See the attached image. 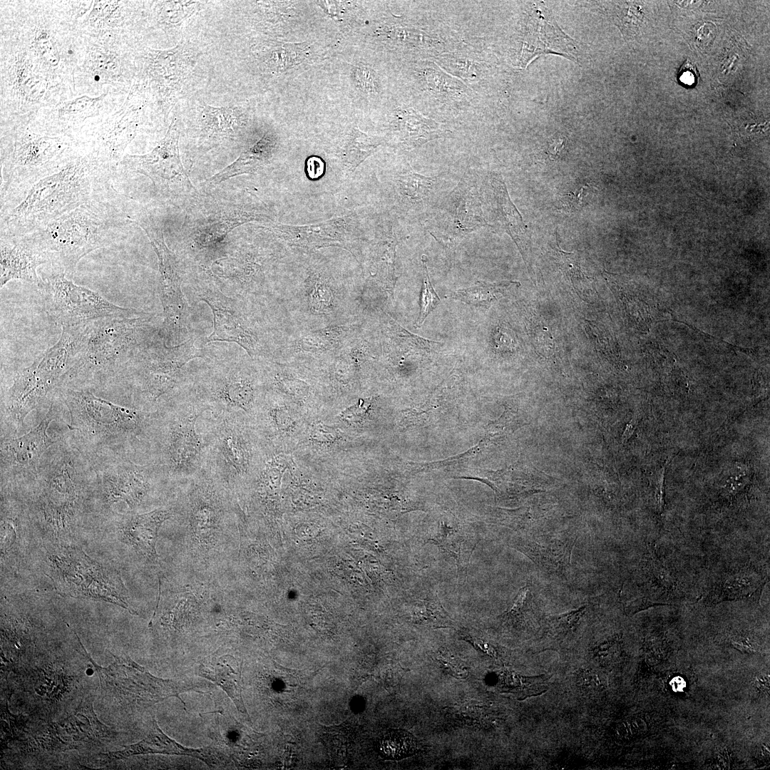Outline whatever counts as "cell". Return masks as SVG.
I'll list each match as a JSON object with an SVG mask.
<instances>
[{"instance_id":"obj_38","label":"cell","mask_w":770,"mask_h":770,"mask_svg":"<svg viewBox=\"0 0 770 770\" xmlns=\"http://www.w3.org/2000/svg\"><path fill=\"white\" fill-rule=\"evenodd\" d=\"M396 245L395 237L382 242L379 247L375 262L376 278L391 297L397 278L395 274Z\"/></svg>"},{"instance_id":"obj_40","label":"cell","mask_w":770,"mask_h":770,"mask_svg":"<svg viewBox=\"0 0 770 770\" xmlns=\"http://www.w3.org/2000/svg\"><path fill=\"white\" fill-rule=\"evenodd\" d=\"M380 145L379 140L359 130L353 129L346 146V164L350 172L371 155Z\"/></svg>"},{"instance_id":"obj_29","label":"cell","mask_w":770,"mask_h":770,"mask_svg":"<svg viewBox=\"0 0 770 770\" xmlns=\"http://www.w3.org/2000/svg\"><path fill=\"white\" fill-rule=\"evenodd\" d=\"M398 123L399 138L404 148H414L441 137L444 131L435 121L413 111H404Z\"/></svg>"},{"instance_id":"obj_21","label":"cell","mask_w":770,"mask_h":770,"mask_svg":"<svg viewBox=\"0 0 770 770\" xmlns=\"http://www.w3.org/2000/svg\"><path fill=\"white\" fill-rule=\"evenodd\" d=\"M209 395L212 400L232 410L250 411L255 404L256 389L249 374L238 368H229L210 380Z\"/></svg>"},{"instance_id":"obj_31","label":"cell","mask_w":770,"mask_h":770,"mask_svg":"<svg viewBox=\"0 0 770 770\" xmlns=\"http://www.w3.org/2000/svg\"><path fill=\"white\" fill-rule=\"evenodd\" d=\"M349 328L345 326H330L308 332L296 342L298 351L307 354H327L336 351L346 339Z\"/></svg>"},{"instance_id":"obj_45","label":"cell","mask_w":770,"mask_h":770,"mask_svg":"<svg viewBox=\"0 0 770 770\" xmlns=\"http://www.w3.org/2000/svg\"><path fill=\"white\" fill-rule=\"evenodd\" d=\"M274 381L279 391L296 399H302L307 396L309 392V387L304 381L294 379L284 372L277 373Z\"/></svg>"},{"instance_id":"obj_3","label":"cell","mask_w":770,"mask_h":770,"mask_svg":"<svg viewBox=\"0 0 770 770\" xmlns=\"http://www.w3.org/2000/svg\"><path fill=\"white\" fill-rule=\"evenodd\" d=\"M119 215L106 198L71 210L29 233L44 250L55 272L73 276L80 260L112 243Z\"/></svg>"},{"instance_id":"obj_57","label":"cell","mask_w":770,"mask_h":770,"mask_svg":"<svg viewBox=\"0 0 770 770\" xmlns=\"http://www.w3.org/2000/svg\"><path fill=\"white\" fill-rule=\"evenodd\" d=\"M324 171L323 161L317 157L310 158L307 163V172L312 179H317L321 177Z\"/></svg>"},{"instance_id":"obj_24","label":"cell","mask_w":770,"mask_h":770,"mask_svg":"<svg viewBox=\"0 0 770 770\" xmlns=\"http://www.w3.org/2000/svg\"><path fill=\"white\" fill-rule=\"evenodd\" d=\"M764 584L761 573L751 568H741L726 574L708 595L710 603H718L756 596Z\"/></svg>"},{"instance_id":"obj_34","label":"cell","mask_w":770,"mask_h":770,"mask_svg":"<svg viewBox=\"0 0 770 770\" xmlns=\"http://www.w3.org/2000/svg\"><path fill=\"white\" fill-rule=\"evenodd\" d=\"M381 756L388 760H399L414 754L418 749L416 738L409 732L394 729L386 731L378 745Z\"/></svg>"},{"instance_id":"obj_16","label":"cell","mask_w":770,"mask_h":770,"mask_svg":"<svg viewBox=\"0 0 770 770\" xmlns=\"http://www.w3.org/2000/svg\"><path fill=\"white\" fill-rule=\"evenodd\" d=\"M0 253L1 289L15 279L39 286L41 278L37 274V268L49 264V258L29 234H1Z\"/></svg>"},{"instance_id":"obj_35","label":"cell","mask_w":770,"mask_h":770,"mask_svg":"<svg viewBox=\"0 0 770 770\" xmlns=\"http://www.w3.org/2000/svg\"><path fill=\"white\" fill-rule=\"evenodd\" d=\"M261 142L242 153L232 164L207 180L210 184H219L229 178L255 172L265 162V152L261 151Z\"/></svg>"},{"instance_id":"obj_30","label":"cell","mask_w":770,"mask_h":770,"mask_svg":"<svg viewBox=\"0 0 770 770\" xmlns=\"http://www.w3.org/2000/svg\"><path fill=\"white\" fill-rule=\"evenodd\" d=\"M515 285L519 286L520 283L507 280L497 282L477 281L473 286L452 291L449 297L466 304L488 308Z\"/></svg>"},{"instance_id":"obj_19","label":"cell","mask_w":770,"mask_h":770,"mask_svg":"<svg viewBox=\"0 0 770 770\" xmlns=\"http://www.w3.org/2000/svg\"><path fill=\"white\" fill-rule=\"evenodd\" d=\"M209 407L194 409L174 419L168 438L167 455L174 473H188L195 466L202 448V441L195 431L199 416Z\"/></svg>"},{"instance_id":"obj_6","label":"cell","mask_w":770,"mask_h":770,"mask_svg":"<svg viewBox=\"0 0 770 770\" xmlns=\"http://www.w3.org/2000/svg\"><path fill=\"white\" fill-rule=\"evenodd\" d=\"M48 559L51 578L60 593L113 603L132 612L115 570L92 560L78 547H58Z\"/></svg>"},{"instance_id":"obj_27","label":"cell","mask_w":770,"mask_h":770,"mask_svg":"<svg viewBox=\"0 0 770 770\" xmlns=\"http://www.w3.org/2000/svg\"><path fill=\"white\" fill-rule=\"evenodd\" d=\"M217 446L226 463L238 475L247 472L251 459L250 448L233 420L222 421L217 431Z\"/></svg>"},{"instance_id":"obj_4","label":"cell","mask_w":770,"mask_h":770,"mask_svg":"<svg viewBox=\"0 0 770 770\" xmlns=\"http://www.w3.org/2000/svg\"><path fill=\"white\" fill-rule=\"evenodd\" d=\"M86 324L63 327L57 342L15 376L4 400L6 416L19 427L26 416L60 386L80 351Z\"/></svg>"},{"instance_id":"obj_39","label":"cell","mask_w":770,"mask_h":770,"mask_svg":"<svg viewBox=\"0 0 770 770\" xmlns=\"http://www.w3.org/2000/svg\"><path fill=\"white\" fill-rule=\"evenodd\" d=\"M240 113L237 108L212 107L205 105L202 111V122L208 131L215 134L230 135L238 125Z\"/></svg>"},{"instance_id":"obj_56","label":"cell","mask_w":770,"mask_h":770,"mask_svg":"<svg viewBox=\"0 0 770 770\" xmlns=\"http://www.w3.org/2000/svg\"><path fill=\"white\" fill-rule=\"evenodd\" d=\"M95 99L88 97H81L71 102L66 103L62 108L64 113H74L79 111L87 108L94 102Z\"/></svg>"},{"instance_id":"obj_60","label":"cell","mask_w":770,"mask_h":770,"mask_svg":"<svg viewBox=\"0 0 770 770\" xmlns=\"http://www.w3.org/2000/svg\"><path fill=\"white\" fill-rule=\"evenodd\" d=\"M637 421L635 418H633L626 426L625 430L622 436V443H626L631 437L636 427Z\"/></svg>"},{"instance_id":"obj_5","label":"cell","mask_w":770,"mask_h":770,"mask_svg":"<svg viewBox=\"0 0 770 770\" xmlns=\"http://www.w3.org/2000/svg\"><path fill=\"white\" fill-rule=\"evenodd\" d=\"M61 393L70 415L68 428L84 441L106 443L138 433L145 426V412L115 404L88 389L64 387Z\"/></svg>"},{"instance_id":"obj_22","label":"cell","mask_w":770,"mask_h":770,"mask_svg":"<svg viewBox=\"0 0 770 770\" xmlns=\"http://www.w3.org/2000/svg\"><path fill=\"white\" fill-rule=\"evenodd\" d=\"M103 493L106 500L112 504L125 501L130 507L140 502L148 489L145 471L133 464L119 465L101 474Z\"/></svg>"},{"instance_id":"obj_47","label":"cell","mask_w":770,"mask_h":770,"mask_svg":"<svg viewBox=\"0 0 770 770\" xmlns=\"http://www.w3.org/2000/svg\"><path fill=\"white\" fill-rule=\"evenodd\" d=\"M356 80L361 89L368 93H376L379 83L376 73L369 66H361L356 68Z\"/></svg>"},{"instance_id":"obj_36","label":"cell","mask_w":770,"mask_h":770,"mask_svg":"<svg viewBox=\"0 0 770 770\" xmlns=\"http://www.w3.org/2000/svg\"><path fill=\"white\" fill-rule=\"evenodd\" d=\"M307 306L314 314H331L337 307V297L330 283L321 276H314L306 292Z\"/></svg>"},{"instance_id":"obj_8","label":"cell","mask_w":770,"mask_h":770,"mask_svg":"<svg viewBox=\"0 0 770 770\" xmlns=\"http://www.w3.org/2000/svg\"><path fill=\"white\" fill-rule=\"evenodd\" d=\"M68 148V143L61 137L19 133L11 157L1 162V195L28 187L78 157L71 155Z\"/></svg>"},{"instance_id":"obj_23","label":"cell","mask_w":770,"mask_h":770,"mask_svg":"<svg viewBox=\"0 0 770 770\" xmlns=\"http://www.w3.org/2000/svg\"><path fill=\"white\" fill-rule=\"evenodd\" d=\"M171 516L167 510H155L125 518L120 525L123 540L139 553L151 560L157 559L155 544L162 523Z\"/></svg>"},{"instance_id":"obj_14","label":"cell","mask_w":770,"mask_h":770,"mask_svg":"<svg viewBox=\"0 0 770 770\" xmlns=\"http://www.w3.org/2000/svg\"><path fill=\"white\" fill-rule=\"evenodd\" d=\"M198 297L210 307L213 315V331L206 342H235L251 357L262 354L259 335L237 300L214 288L202 291Z\"/></svg>"},{"instance_id":"obj_17","label":"cell","mask_w":770,"mask_h":770,"mask_svg":"<svg viewBox=\"0 0 770 770\" xmlns=\"http://www.w3.org/2000/svg\"><path fill=\"white\" fill-rule=\"evenodd\" d=\"M524 37L520 56L523 66L545 53H556L576 59L575 42L560 29L543 8L538 6L531 12Z\"/></svg>"},{"instance_id":"obj_43","label":"cell","mask_w":770,"mask_h":770,"mask_svg":"<svg viewBox=\"0 0 770 770\" xmlns=\"http://www.w3.org/2000/svg\"><path fill=\"white\" fill-rule=\"evenodd\" d=\"M586 606L569 612L549 616L547 618V629L550 635L555 638H561L572 632L585 612Z\"/></svg>"},{"instance_id":"obj_59","label":"cell","mask_w":770,"mask_h":770,"mask_svg":"<svg viewBox=\"0 0 770 770\" xmlns=\"http://www.w3.org/2000/svg\"><path fill=\"white\" fill-rule=\"evenodd\" d=\"M565 139L558 138L553 140L548 146V153L550 157L556 158L559 155L565 145Z\"/></svg>"},{"instance_id":"obj_2","label":"cell","mask_w":770,"mask_h":770,"mask_svg":"<svg viewBox=\"0 0 770 770\" xmlns=\"http://www.w3.org/2000/svg\"><path fill=\"white\" fill-rule=\"evenodd\" d=\"M148 313L111 317L87 324L84 338L73 366L60 386L80 389L100 384L128 367L139 351L158 333Z\"/></svg>"},{"instance_id":"obj_28","label":"cell","mask_w":770,"mask_h":770,"mask_svg":"<svg viewBox=\"0 0 770 770\" xmlns=\"http://www.w3.org/2000/svg\"><path fill=\"white\" fill-rule=\"evenodd\" d=\"M491 184L500 220L519 248L523 257L526 260L527 230L522 217L511 202L505 183L495 177L492 179Z\"/></svg>"},{"instance_id":"obj_51","label":"cell","mask_w":770,"mask_h":770,"mask_svg":"<svg viewBox=\"0 0 770 770\" xmlns=\"http://www.w3.org/2000/svg\"><path fill=\"white\" fill-rule=\"evenodd\" d=\"M699 73L696 67L687 59L680 67L678 73V79L685 86H692L698 80Z\"/></svg>"},{"instance_id":"obj_50","label":"cell","mask_w":770,"mask_h":770,"mask_svg":"<svg viewBox=\"0 0 770 770\" xmlns=\"http://www.w3.org/2000/svg\"><path fill=\"white\" fill-rule=\"evenodd\" d=\"M311 438L318 443H331L337 439V434L331 427L319 423L312 427Z\"/></svg>"},{"instance_id":"obj_55","label":"cell","mask_w":770,"mask_h":770,"mask_svg":"<svg viewBox=\"0 0 770 770\" xmlns=\"http://www.w3.org/2000/svg\"><path fill=\"white\" fill-rule=\"evenodd\" d=\"M528 592V587L527 585L520 589L512 607L506 612L507 616L513 617L520 613L525 603Z\"/></svg>"},{"instance_id":"obj_12","label":"cell","mask_w":770,"mask_h":770,"mask_svg":"<svg viewBox=\"0 0 770 770\" xmlns=\"http://www.w3.org/2000/svg\"><path fill=\"white\" fill-rule=\"evenodd\" d=\"M179 130L174 119L165 137L149 153L126 155L124 165L148 177L163 194H191L197 192L183 165L179 152Z\"/></svg>"},{"instance_id":"obj_46","label":"cell","mask_w":770,"mask_h":770,"mask_svg":"<svg viewBox=\"0 0 770 770\" xmlns=\"http://www.w3.org/2000/svg\"><path fill=\"white\" fill-rule=\"evenodd\" d=\"M34 43L38 53L48 64L51 66L58 64V51L47 32L39 31L35 37Z\"/></svg>"},{"instance_id":"obj_11","label":"cell","mask_w":770,"mask_h":770,"mask_svg":"<svg viewBox=\"0 0 770 770\" xmlns=\"http://www.w3.org/2000/svg\"><path fill=\"white\" fill-rule=\"evenodd\" d=\"M38 470L41 478L38 506L45 520L57 525L72 524L77 512L81 475L75 454L60 452L48 463L41 461Z\"/></svg>"},{"instance_id":"obj_32","label":"cell","mask_w":770,"mask_h":770,"mask_svg":"<svg viewBox=\"0 0 770 770\" xmlns=\"http://www.w3.org/2000/svg\"><path fill=\"white\" fill-rule=\"evenodd\" d=\"M549 678L545 674L524 677L505 671L500 673L498 687L502 692L513 694L518 699H524L545 692L548 689Z\"/></svg>"},{"instance_id":"obj_42","label":"cell","mask_w":770,"mask_h":770,"mask_svg":"<svg viewBox=\"0 0 770 770\" xmlns=\"http://www.w3.org/2000/svg\"><path fill=\"white\" fill-rule=\"evenodd\" d=\"M421 260L423 264V285L420 296L419 314L415 324L416 328L422 326L426 318L436 308L441 302L429 279L426 256L423 255Z\"/></svg>"},{"instance_id":"obj_26","label":"cell","mask_w":770,"mask_h":770,"mask_svg":"<svg viewBox=\"0 0 770 770\" xmlns=\"http://www.w3.org/2000/svg\"><path fill=\"white\" fill-rule=\"evenodd\" d=\"M199 674L220 686L242 713H246L242 697L240 672L235 659L228 654L213 658L199 667Z\"/></svg>"},{"instance_id":"obj_37","label":"cell","mask_w":770,"mask_h":770,"mask_svg":"<svg viewBox=\"0 0 770 770\" xmlns=\"http://www.w3.org/2000/svg\"><path fill=\"white\" fill-rule=\"evenodd\" d=\"M84 719L76 712L73 716L65 719L61 725L69 732L76 734L78 738L106 737L108 734L107 727L101 724L98 719L93 710L92 704L82 707L79 710Z\"/></svg>"},{"instance_id":"obj_20","label":"cell","mask_w":770,"mask_h":770,"mask_svg":"<svg viewBox=\"0 0 770 770\" xmlns=\"http://www.w3.org/2000/svg\"><path fill=\"white\" fill-rule=\"evenodd\" d=\"M148 754L189 756L200 759L210 766L226 765L224 755L214 749L187 748L170 739L162 732L155 719H153V727L145 739L136 744L125 746L122 751L110 752L106 755L119 759Z\"/></svg>"},{"instance_id":"obj_13","label":"cell","mask_w":770,"mask_h":770,"mask_svg":"<svg viewBox=\"0 0 770 770\" xmlns=\"http://www.w3.org/2000/svg\"><path fill=\"white\" fill-rule=\"evenodd\" d=\"M82 650L98 673L101 687L125 699L158 702L170 697L179 698V694L188 689L175 682L152 676L128 657H115L109 667H100L88 655L83 646Z\"/></svg>"},{"instance_id":"obj_1","label":"cell","mask_w":770,"mask_h":770,"mask_svg":"<svg viewBox=\"0 0 770 770\" xmlns=\"http://www.w3.org/2000/svg\"><path fill=\"white\" fill-rule=\"evenodd\" d=\"M115 169L90 154L78 156L28 187L1 195V234L31 233L110 190Z\"/></svg>"},{"instance_id":"obj_15","label":"cell","mask_w":770,"mask_h":770,"mask_svg":"<svg viewBox=\"0 0 770 770\" xmlns=\"http://www.w3.org/2000/svg\"><path fill=\"white\" fill-rule=\"evenodd\" d=\"M54 417V409L51 404L43 419L27 433L1 439V475L37 473L42 456L54 443L46 433L48 425Z\"/></svg>"},{"instance_id":"obj_53","label":"cell","mask_w":770,"mask_h":770,"mask_svg":"<svg viewBox=\"0 0 770 770\" xmlns=\"http://www.w3.org/2000/svg\"><path fill=\"white\" fill-rule=\"evenodd\" d=\"M669 462L667 461L665 464L659 470L657 473V481L655 491V500L657 510L659 514H661L664 509V476L665 471Z\"/></svg>"},{"instance_id":"obj_7","label":"cell","mask_w":770,"mask_h":770,"mask_svg":"<svg viewBox=\"0 0 770 770\" xmlns=\"http://www.w3.org/2000/svg\"><path fill=\"white\" fill-rule=\"evenodd\" d=\"M38 288L42 294L46 312L61 327L145 313L137 309L116 305L98 293L75 284L60 272L54 271L41 278Z\"/></svg>"},{"instance_id":"obj_41","label":"cell","mask_w":770,"mask_h":770,"mask_svg":"<svg viewBox=\"0 0 770 770\" xmlns=\"http://www.w3.org/2000/svg\"><path fill=\"white\" fill-rule=\"evenodd\" d=\"M448 615L436 595L427 597L416 607V622L433 627H445L451 625Z\"/></svg>"},{"instance_id":"obj_58","label":"cell","mask_w":770,"mask_h":770,"mask_svg":"<svg viewBox=\"0 0 770 770\" xmlns=\"http://www.w3.org/2000/svg\"><path fill=\"white\" fill-rule=\"evenodd\" d=\"M731 643L735 649L741 652L746 654H755L757 652L752 642L748 638L737 637L732 639Z\"/></svg>"},{"instance_id":"obj_48","label":"cell","mask_w":770,"mask_h":770,"mask_svg":"<svg viewBox=\"0 0 770 770\" xmlns=\"http://www.w3.org/2000/svg\"><path fill=\"white\" fill-rule=\"evenodd\" d=\"M371 399H361L351 406L344 410L341 414V419L348 423H359L365 417L371 404Z\"/></svg>"},{"instance_id":"obj_54","label":"cell","mask_w":770,"mask_h":770,"mask_svg":"<svg viewBox=\"0 0 770 770\" xmlns=\"http://www.w3.org/2000/svg\"><path fill=\"white\" fill-rule=\"evenodd\" d=\"M585 187L583 186L565 195L563 199V205L568 210H576L580 205H582V200L585 195Z\"/></svg>"},{"instance_id":"obj_9","label":"cell","mask_w":770,"mask_h":770,"mask_svg":"<svg viewBox=\"0 0 770 770\" xmlns=\"http://www.w3.org/2000/svg\"><path fill=\"white\" fill-rule=\"evenodd\" d=\"M135 222L146 233L158 257L160 272V298L164 321L160 335L168 345H175L182 339L185 328V304L181 279L173 252L165 242L162 223L148 213L138 216Z\"/></svg>"},{"instance_id":"obj_33","label":"cell","mask_w":770,"mask_h":770,"mask_svg":"<svg viewBox=\"0 0 770 770\" xmlns=\"http://www.w3.org/2000/svg\"><path fill=\"white\" fill-rule=\"evenodd\" d=\"M458 532L445 527L433 540L455 558L458 573H464L466 575L469 560L476 543L472 536Z\"/></svg>"},{"instance_id":"obj_25","label":"cell","mask_w":770,"mask_h":770,"mask_svg":"<svg viewBox=\"0 0 770 770\" xmlns=\"http://www.w3.org/2000/svg\"><path fill=\"white\" fill-rule=\"evenodd\" d=\"M572 542L551 540H526L520 550L545 570L563 573L571 566Z\"/></svg>"},{"instance_id":"obj_10","label":"cell","mask_w":770,"mask_h":770,"mask_svg":"<svg viewBox=\"0 0 770 770\" xmlns=\"http://www.w3.org/2000/svg\"><path fill=\"white\" fill-rule=\"evenodd\" d=\"M202 356L201 349L195 345V339L168 345L158 332L129 366L135 371L142 391L150 400L155 401L174 388L187 363Z\"/></svg>"},{"instance_id":"obj_52","label":"cell","mask_w":770,"mask_h":770,"mask_svg":"<svg viewBox=\"0 0 770 770\" xmlns=\"http://www.w3.org/2000/svg\"><path fill=\"white\" fill-rule=\"evenodd\" d=\"M578 684L585 690L596 691L600 689L601 679L599 675L592 669H583L578 674Z\"/></svg>"},{"instance_id":"obj_44","label":"cell","mask_w":770,"mask_h":770,"mask_svg":"<svg viewBox=\"0 0 770 770\" xmlns=\"http://www.w3.org/2000/svg\"><path fill=\"white\" fill-rule=\"evenodd\" d=\"M400 182L404 194L411 201L416 202L428 196L433 188L435 180L411 173L403 176Z\"/></svg>"},{"instance_id":"obj_49","label":"cell","mask_w":770,"mask_h":770,"mask_svg":"<svg viewBox=\"0 0 770 770\" xmlns=\"http://www.w3.org/2000/svg\"><path fill=\"white\" fill-rule=\"evenodd\" d=\"M272 421L280 431H287L294 424L293 419L289 409L284 406L272 407L269 411Z\"/></svg>"},{"instance_id":"obj_18","label":"cell","mask_w":770,"mask_h":770,"mask_svg":"<svg viewBox=\"0 0 770 770\" xmlns=\"http://www.w3.org/2000/svg\"><path fill=\"white\" fill-rule=\"evenodd\" d=\"M438 225L441 240L452 241L486 224L475 187L461 182L445 201Z\"/></svg>"}]
</instances>
